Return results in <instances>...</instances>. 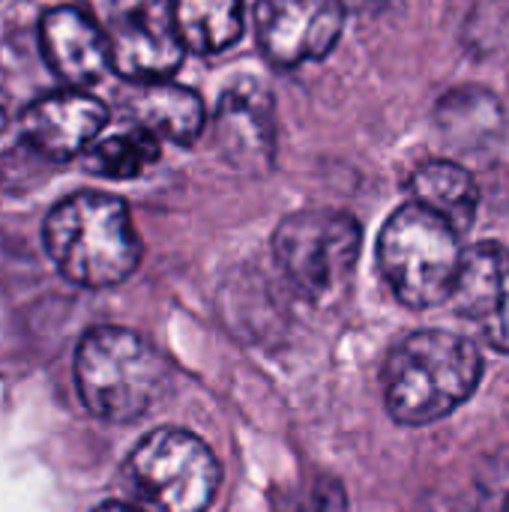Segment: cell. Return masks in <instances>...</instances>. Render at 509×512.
Masks as SVG:
<instances>
[{
	"mask_svg": "<svg viewBox=\"0 0 509 512\" xmlns=\"http://www.w3.org/2000/svg\"><path fill=\"white\" fill-rule=\"evenodd\" d=\"M381 381L387 411L405 426H426L471 399L483 381V357L465 336L420 330L390 351Z\"/></svg>",
	"mask_w": 509,
	"mask_h": 512,
	"instance_id": "obj_1",
	"label": "cell"
},
{
	"mask_svg": "<svg viewBox=\"0 0 509 512\" xmlns=\"http://www.w3.org/2000/svg\"><path fill=\"white\" fill-rule=\"evenodd\" d=\"M42 237L54 267L81 288H114L141 261L129 207L105 192H78L54 204Z\"/></svg>",
	"mask_w": 509,
	"mask_h": 512,
	"instance_id": "obj_2",
	"label": "cell"
},
{
	"mask_svg": "<svg viewBox=\"0 0 509 512\" xmlns=\"http://www.w3.org/2000/svg\"><path fill=\"white\" fill-rule=\"evenodd\" d=\"M75 384L93 417L135 423L165 396L168 369L132 330L96 327L75 351Z\"/></svg>",
	"mask_w": 509,
	"mask_h": 512,
	"instance_id": "obj_3",
	"label": "cell"
},
{
	"mask_svg": "<svg viewBox=\"0 0 509 512\" xmlns=\"http://www.w3.org/2000/svg\"><path fill=\"white\" fill-rule=\"evenodd\" d=\"M462 255L459 231L417 201L399 207L378 237V267L390 291L411 309L453 297Z\"/></svg>",
	"mask_w": 509,
	"mask_h": 512,
	"instance_id": "obj_4",
	"label": "cell"
},
{
	"mask_svg": "<svg viewBox=\"0 0 509 512\" xmlns=\"http://www.w3.org/2000/svg\"><path fill=\"white\" fill-rule=\"evenodd\" d=\"M360 243L363 231L354 216L342 210H300L279 222L273 255L300 297L333 303L357 270Z\"/></svg>",
	"mask_w": 509,
	"mask_h": 512,
	"instance_id": "obj_5",
	"label": "cell"
},
{
	"mask_svg": "<svg viewBox=\"0 0 509 512\" xmlns=\"http://www.w3.org/2000/svg\"><path fill=\"white\" fill-rule=\"evenodd\" d=\"M129 477L150 512H204L216 498L222 471L198 435L156 429L132 450Z\"/></svg>",
	"mask_w": 509,
	"mask_h": 512,
	"instance_id": "obj_6",
	"label": "cell"
},
{
	"mask_svg": "<svg viewBox=\"0 0 509 512\" xmlns=\"http://www.w3.org/2000/svg\"><path fill=\"white\" fill-rule=\"evenodd\" d=\"M345 27L342 0H258L255 30L261 51L282 69L321 60Z\"/></svg>",
	"mask_w": 509,
	"mask_h": 512,
	"instance_id": "obj_7",
	"label": "cell"
},
{
	"mask_svg": "<svg viewBox=\"0 0 509 512\" xmlns=\"http://www.w3.org/2000/svg\"><path fill=\"white\" fill-rule=\"evenodd\" d=\"M108 123V108L84 90H60L30 102L18 117V135L51 162L87 153Z\"/></svg>",
	"mask_w": 509,
	"mask_h": 512,
	"instance_id": "obj_8",
	"label": "cell"
},
{
	"mask_svg": "<svg viewBox=\"0 0 509 512\" xmlns=\"http://www.w3.org/2000/svg\"><path fill=\"white\" fill-rule=\"evenodd\" d=\"M216 141L222 156L240 171H267L276 153V111L264 84L243 78L231 84L216 111Z\"/></svg>",
	"mask_w": 509,
	"mask_h": 512,
	"instance_id": "obj_9",
	"label": "cell"
},
{
	"mask_svg": "<svg viewBox=\"0 0 509 512\" xmlns=\"http://www.w3.org/2000/svg\"><path fill=\"white\" fill-rule=\"evenodd\" d=\"M453 303L486 345L509 354V249L498 243L465 249Z\"/></svg>",
	"mask_w": 509,
	"mask_h": 512,
	"instance_id": "obj_10",
	"label": "cell"
},
{
	"mask_svg": "<svg viewBox=\"0 0 509 512\" xmlns=\"http://www.w3.org/2000/svg\"><path fill=\"white\" fill-rule=\"evenodd\" d=\"M39 45L51 72L72 90L96 84L111 69L108 39L81 6H54L39 18Z\"/></svg>",
	"mask_w": 509,
	"mask_h": 512,
	"instance_id": "obj_11",
	"label": "cell"
},
{
	"mask_svg": "<svg viewBox=\"0 0 509 512\" xmlns=\"http://www.w3.org/2000/svg\"><path fill=\"white\" fill-rule=\"evenodd\" d=\"M111 51V69L132 84L165 81L183 60V42L171 21V6L132 15L102 30Z\"/></svg>",
	"mask_w": 509,
	"mask_h": 512,
	"instance_id": "obj_12",
	"label": "cell"
},
{
	"mask_svg": "<svg viewBox=\"0 0 509 512\" xmlns=\"http://www.w3.org/2000/svg\"><path fill=\"white\" fill-rule=\"evenodd\" d=\"M132 126L153 132L174 144H192L204 132V102L189 87L174 81H144L126 96Z\"/></svg>",
	"mask_w": 509,
	"mask_h": 512,
	"instance_id": "obj_13",
	"label": "cell"
},
{
	"mask_svg": "<svg viewBox=\"0 0 509 512\" xmlns=\"http://www.w3.org/2000/svg\"><path fill=\"white\" fill-rule=\"evenodd\" d=\"M411 195L420 207L441 216L459 234L474 225L480 192L474 177L456 162H426L411 174Z\"/></svg>",
	"mask_w": 509,
	"mask_h": 512,
	"instance_id": "obj_14",
	"label": "cell"
},
{
	"mask_svg": "<svg viewBox=\"0 0 509 512\" xmlns=\"http://www.w3.org/2000/svg\"><path fill=\"white\" fill-rule=\"evenodd\" d=\"M171 21L183 48L216 54L243 33V0H171Z\"/></svg>",
	"mask_w": 509,
	"mask_h": 512,
	"instance_id": "obj_15",
	"label": "cell"
},
{
	"mask_svg": "<svg viewBox=\"0 0 509 512\" xmlns=\"http://www.w3.org/2000/svg\"><path fill=\"white\" fill-rule=\"evenodd\" d=\"M435 123L456 144H486L507 129V117L498 99L480 87L450 90L435 105Z\"/></svg>",
	"mask_w": 509,
	"mask_h": 512,
	"instance_id": "obj_16",
	"label": "cell"
},
{
	"mask_svg": "<svg viewBox=\"0 0 509 512\" xmlns=\"http://www.w3.org/2000/svg\"><path fill=\"white\" fill-rule=\"evenodd\" d=\"M159 159V138L147 129H123L105 138L84 153V168L105 180H132L141 177Z\"/></svg>",
	"mask_w": 509,
	"mask_h": 512,
	"instance_id": "obj_17",
	"label": "cell"
},
{
	"mask_svg": "<svg viewBox=\"0 0 509 512\" xmlns=\"http://www.w3.org/2000/svg\"><path fill=\"white\" fill-rule=\"evenodd\" d=\"M156 6H162V0H81V9L99 24V30H105L123 18L150 12Z\"/></svg>",
	"mask_w": 509,
	"mask_h": 512,
	"instance_id": "obj_18",
	"label": "cell"
},
{
	"mask_svg": "<svg viewBox=\"0 0 509 512\" xmlns=\"http://www.w3.org/2000/svg\"><path fill=\"white\" fill-rule=\"evenodd\" d=\"M96 512H141L135 507H126V504H102Z\"/></svg>",
	"mask_w": 509,
	"mask_h": 512,
	"instance_id": "obj_19",
	"label": "cell"
},
{
	"mask_svg": "<svg viewBox=\"0 0 509 512\" xmlns=\"http://www.w3.org/2000/svg\"><path fill=\"white\" fill-rule=\"evenodd\" d=\"M3 129H6V111L0 108V135H3Z\"/></svg>",
	"mask_w": 509,
	"mask_h": 512,
	"instance_id": "obj_20",
	"label": "cell"
},
{
	"mask_svg": "<svg viewBox=\"0 0 509 512\" xmlns=\"http://www.w3.org/2000/svg\"><path fill=\"white\" fill-rule=\"evenodd\" d=\"M504 512H509V498H507V504H504Z\"/></svg>",
	"mask_w": 509,
	"mask_h": 512,
	"instance_id": "obj_21",
	"label": "cell"
}]
</instances>
